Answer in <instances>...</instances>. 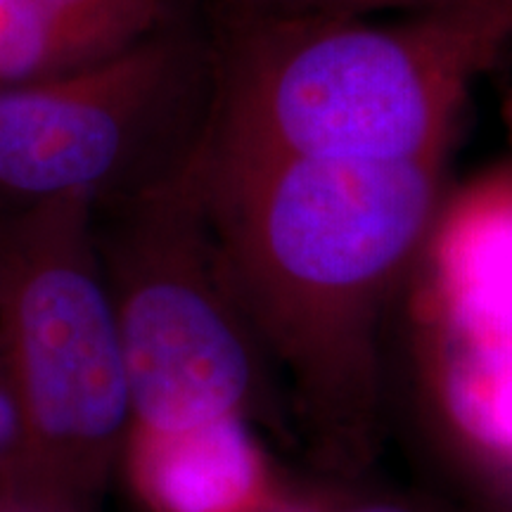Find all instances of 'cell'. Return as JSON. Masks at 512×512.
<instances>
[{
	"label": "cell",
	"mask_w": 512,
	"mask_h": 512,
	"mask_svg": "<svg viewBox=\"0 0 512 512\" xmlns=\"http://www.w3.org/2000/svg\"><path fill=\"white\" fill-rule=\"evenodd\" d=\"M202 131V128H200ZM223 271L290 377L318 470L361 482L384 437V323L441 214L446 159L192 147Z\"/></svg>",
	"instance_id": "1"
},
{
	"label": "cell",
	"mask_w": 512,
	"mask_h": 512,
	"mask_svg": "<svg viewBox=\"0 0 512 512\" xmlns=\"http://www.w3.org/2000/svg\"><path fill=\"white\" fill-rule=\"evenodd\" d=\"M209 41L211 145L292 155L446 159L475 83L512 50V0L366 22L228 12Z\"/></svg>",
	"instance_id": "2"
},
{
	"label": "cell",
	"mask_w": 512,
	"mask_h": 512,
	"mask_svg": "<svg viewBox=\"0 0 512 512\" xmlns=\"http://www.w3.org/2000/svg\"><path fill=\"white\" fill-rule=\"evenodd\" d=\"M0 361L24 432L15 491L95 512L126 453L131 394L88 197L0 211Z\"/></svg>",
	"instance_id": "3"
},
{
	"label": "cell",
	"mask_w": 512,
	"mask_h": 512,
	"mask_svg": "<svg viewBox=\"0 0 512 512\" xmlns=\"http://www.w3.org/2000/svg\"><path fill=\"white\" fill-rule=\"evenodd\" d=\"M95 235L128 375V439L252 418L278 430L271 358L223 271L192 150L98 204Z\"/></svg>",
	"instance_id": "4"
},
{
	"label": "cell",
	"mask_w": 512,
	"mask_h": 512,
	"mask_svg": "<svg viewBox=\"0 0 512 512\" xmlns=\"http://www.w3.org/2000/svg\"><path fill=\"white\" fill-rule=\"evenodd\" d=\"M207 100L209 41L178 17L100 62L0 86V211L143 188L192 150Z\"/></svg>",
	"instance_id": "5"
},
{
	"label": "cell",
	"mask_w": 512,
	"mask_h": 512,
	"mask_svg": "<svg viewBox=\"0 0 512 512\" xmlns=\"http://www.w3.org/2000/svg\"><path fill=\"white\" fill-rule=\"evenodd\" d=\"M415 351V422L470 512H512V320L425 318Z\"/></svg>",
	"instance_id": "6"
},
{
	"label": "cell",
	"mask_w": 512,
	"mask_h": 512,
	"mask_svg": "<svg viewBox=\"0 0 512 512\" xmlns=\"http://www.w3.org/2000/svg\"><path fill=\"white\" fill-rule=\"evenodd\" d=\"M176 17V0H0V86L100 62Z\"/></svg>",
	"instance_id": "7"
},
{
	"label": "cell",
	"mask_w": 512,
	"mask_h": 512,
	"mask_svg": "<svg viewBox=\"0 0 512 512\" xmlns=\"http://www.w3.org/2000/svg\"><path fill=\"white\" fill-rule=\"evenodd\" d=\"M430 313L460 323L512 320V171L470 188L434 223Z\"/></svg>",
	"instance_id": "8"
},
{
	"label": "cell",
	"mask_w": 512,
	"mask_h": 512,
	"mask_svg": "<svg viewBox=\"0 0 512 512\" xmlns=\"http://www.w3.org/2000/svg\"><path fill=\"white\" fill-rule=\"evenodd\" d=\"M124 456L152 512H247L275 496L247 422L128 439Z\"/></svg>",
	"instance_id": "9"
},
{
	"label": "cell",
	"mask_w": 512,
	"mask_h": 512,
	"mask_svg": "<svg viewBox=\"0 0 512 512\" xmlns=\"http://www.w3.org/2000/svg\"><path fill=\"white\" fill-rule=\"evenodd\" d=\"M351 489V482H349ZM323 512H470L456 498L430 489L358 486L347 496L323 505Z\"/></svg>",
	"instance_id": "10"
},
{
	"label": "cell",
	"mask_w": 512,
	"mask_h": 512,
	"mask_svg": "<svg viewBox=\"0 0 512 512\" xmlns=\"http://www.w3.org/2000/svg\"><path fill=\"white\" fill-rule=\"evenodd\" d=\"M24 432L8 373L0 361V489H15L22 470Z\"/></svg>",
	"instance_id": "11"
},
{
	"label": "cell",
	"mask_w": 512,
	"mask_h": 512,
	"mask_svg": "<svg viewBox=\"0 0 512 512\" xmlns=\"http://www.w3.org/2000/svg\"><path fill=\"white\" fill-rule=\"evenodd\" d=\"M463 3V0H313L306 10L323 12V15L339 17H366L382 10H403V12H422L437 10L446 5Z\"/></svg>",
	"instance_id": "12"
},
{
	"label": "cell",
	"mask_w": 512,
	"mask_h": 512,
	"mask_svg": "<svg viewBox=\"0 0 512 512\" xmlns=\"http://www.w3.org/2000/svg\"><path fill=\"white\" fill-rule=\"evenodd\" d=\"M226 12H294L306 10L313 0H216Z\"/></svg>",
	"instance_id": "13"
},
{
	"label": "cell",
	"mask_w": 512,
	"mask_h": 512,
	"mask_svg": "<svg viewBox=\"0 0 512 512\" xmlns=\"http://www.w3.org/2000/svg\"><path fill=\"white\" fill-rule=\"evenodd\" d=\"M0 512H57L48 508L46 503L36 501L27 494H19V491L3 489L0 491Z\"/></svg>",
	"instance_id": "14"
},
{
	"label": "cell",
	"mask_w": 512,
	"mask_h": 512,
	"mask_svg": "<svg viewBox=\"0 0 512 512\" xmlns=\"http://www.w3.org/2000/svg\"><path fill=\"white\" fill-rule=\"evenodd\" d=\"M247 512H323V503H297L275 494L268 501L249 508Z\"/></svg>",
	"instance_id": "15"
}]
</instances>
